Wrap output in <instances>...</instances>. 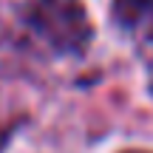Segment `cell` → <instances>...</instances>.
Instances as JSON below:
<instances>
[{"mask_svg":"<svg viewBox=\"0 0 153 153\" xmlns=\"http://www.w3.org/2000/svg\"><path fill=\"white\" fill-rule=\"evenodd\" d=\"M26 20L51 48L79 54L91 40V20L79 0H28Z\"/></svg>","mask_w":153,"mask_h":153,"instance_id":"1","label":"cell"},{"mask_svg":"<svg viewBox=\"0 0 153 153\" xmlns=\"http://www.w3.org/2000/svg\"><path fill=\"white\" fill-rule=\"evenodd\" d=\"M114 14L128 31L153 37V0H116Z\"/></svg>","mask_w":153,"mask_h":153,"instance_id":"2","label":"cell"},{"mask_svg":"<svg viewBox=\"0 0 153 153\" xmlns=\"http://www.w3.org/2000/svg\"><path fill=\"white\" fill-rule=\"evenodd\" d=\"M125 153H145V150H125Z\"/></svg>","mask_w":153,"mask_h":153,"instance_id":"3","label":"cell"}]
</instances>
